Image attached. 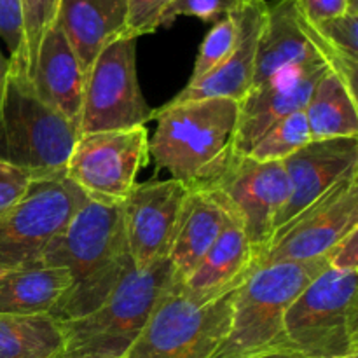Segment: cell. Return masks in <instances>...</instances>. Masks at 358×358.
Segmentation results:
<instances>
[{"label":"cell","mask_w":358,"mask_h":358,"mask_svg":"<svg viewBox=\"0 0 358 358\" xmlns=\"http://www.w3.org/2000/svg\"><path fill=\"white\" fill-rule=\"evenodd\" d=\"M41 262L65 268L72 276V287L51 317L65 322L96 310L135 268L126 245L121 203L86 198L45 248Z\"/></svg>","instance_id":"obj_1"},{"label":"cell","mask_w":358,"mask_h":358,"mask_svg":"<svg viewBox=\"0 0 358 358\" xmlns=\"http://www.w3.org/2000/svg\"><path fill=\"white\" fill-rule=\"evenodd\" d=\"M173 283L168 259L129 269L96 310L62 322L63 358H124Z\"/></svg>","instance_id":"obj_2"},{"label":"cell","mask_w":358,"mask_h":358,"mask_svg":"<svg viewBox=\"0 0 358 358\" xmlns=\"http://www.w3.org/2000/svg\"><path fill=\"white\" fill-rule=\"evenodd\" d=\"M157 122L149 138L156 170H166L189 189L205 177L233 147L238 101L226 98L166 103L154 108Z\"/></svg>","instance_id":"obj_3"},{"label":"cell","mask_w":358,"mask_h":358,"mask_svg":"<svg viewBox=\"0 0 358 358\" xmlns=\"http://www.w3.org/2000/svg\"><path fill=\"white\" fill-rule=\"evenodd\" d=\"M327 268H331L329 257L324 255L311 261L275 262L255 269L236 290L229 332L212 358H247L287 348L283 334L287 308Z\"/></svg>","instance_id":"obj_4"},{"label":"cell","mask_w":358,"mask_h":358,"mask_svg":"<svg viewBox=\"0 0 358 358\" xmlns=\"http://www.w3.org/2000/svg\"><path fill=\"white\" fill-rule=\"evenodd\" d=\"M77 128L42 103L31 83L10 72L0 93V159L34 180L65 178Z\"/></svg>","instance_id":"obj_5"},{"label":"cell","mask_w":358,"mask_h":358,"mask_svg":"<svg viewBox=\"0 0 358 358\" xmlns=\"http://www.w3.org/2000/svg\"><path fill=\"white\" fill-rule=\"evenodd\" d=\"M287 348L306 358L358 357V271L327 268L283 317Z\"/></svg>","instance_id":"obj_6"},{"label":"cell","mask_w":358,"mask_h":358,"mask_svg":"<svg viewBox=\"0 0 358 358\" xmlns=\"http://www.w3.org/2000/svg\"><path fill=\"white\" fill-rule=\"evenodd\" d=\"M191 189L210 196L241 227L259 257L271 243L276 217L290 196L282 161H257L233 147Z\"/></svg>","instance_id":"obj_7"},{"label":"cell","mask_w":358,"mask_h":358,"mask_svg":"<svg viewBox=\"0 0 358 358\" xmlns=\"http://www.w3.org/2000/svg\"><path fill=\"white\" fill-rule=\"evenodd\" d=\"M234 296L196 304L173 283L124 358H212L229 332Z\"/></svg>","instance_id":"obj_8"},{"label":"cell","mask_w":358,"mask_h":358,"mask_svg":"<svg viewBox=\"0 0 358 358\" xmlns=\"http://www.w3.org/2000/svg\"><path fill=\"white\" fill-rule=\"evenodd\" d=\"M154 108L143 98L136 73V38L121 37L103 49L86 73L77 133L145 126Z\"/></svg>","instance_id":"obj_9"},{"label":"cell","mask_w":358,"mask_h":358,"mask_svg":"<svg viewBox=\"0 0 358 358\" xmlns=\"http://www.w3.org/2000/svg\"><path fill=\"white\" fill-rule=\"evenodd\" d=\"M145 126L87 133L77 136L65 168V178L87 199L122 203L138 184L149 163Z\"/></svg>","instance_id":"obj_10"},{"label":"cell","mask_w":358,"mask_h":358,"mask_svg":"<svg viewBox=\"0 0 358 358\" xmlns=\"http://www.w3.org/2000/svg\"><path fill=\"white\" fill-rule=\"evenodd\" d=\"M86 196L66 178L34 180L24 198L0 217V271L41 262Z\"/></svg>","instance_id":"obj_11"},{"label":"cell","mask_w":358,"mask_h":358,"mask_svg":"<svg viewBox=\"0 0 358 358\" xmlns=\"http://www.w3.org/2000/svg\"><path fill=\"white\" fill-rule=\"evenodd\" d=\"M353 229H358V170L345 175L322 198L276 231L259 257L257 268L324 257Z\"/></svg>","instance_id":"obj_12"},{"label":"cell","mask_w":358,"mask_h":358,"mask_svg":"<svg viewBox=\"0 0 358 358\" xmlns=\"http://www.w3.org/2000/svg\"><path fill=\"white\" fill-rule=\"evenodd\" d=\"M189 187L182 182L149 180L136 184L121 203L126 245L136 269L168 259Z\"/></svg>","instance_id":"obj_13"},{"label":"cell","mask_w":358,"mask_h":358,"mask_svg":"<svg viewBox=\"0 0 358 358\" xmlns=\"http://www.w3.org/2000/svg\"><path fill=\"white\" fill-rule=\"evenodd\" d=\"M327 72V63L317 58L296 69L285 70L261 86L252 87L238 103L233 149L248 154L271 126L294 112L304 110L315 86Z\"/></svg>","instance_id":"obj_14"},{"label":"cell","mask_w":358,"mask_h":358,"mask_svg":"<svg viewBox=\"0 0 358 358\" xmlns=\"http://www.w3.org/2000/svg\"><path fill=\"white\" fill-rule=\"evenodd\" d=\"M282 163L290 182V196L276 217L275 233L322 198L345 175L358 170V136L311 140Z\"/></svg>","instance_id":"obj_15"},{"label":"cell","mask_w":358,"mask_h":358,"mask_svg":"<svg viewBox=\"0 0 358 358\" xmlns=\"http://www.w3.org/2000/svg\"><path fill=\"white\" fill-rule=\"evenodd\" d=\"M257 261L259 254L248 241L247 234L229 219L191 275L184 282L175 280V285L192 303H213L240 289L257 269Z\"/></svg>","instance_id":"obj_16"},{"label":"cell","mask_w":358,"mask_h":358,"mask_svg":"<svg viewBox=\"0 0 358 358\" xmlns=\"http://www.w3.org/2000/svg\"><path fill=\"white\" fill-rule=\"evenodd\" d=\"M266 9L268 2L243 3L238 9L240 37L229 58L203 79L187 83V86L178 91L168 103H184L210 98H226L240 103L252 90L254 83L255 52L266 21Z\"/></svg>","instance_id":"obj_17"},{"label":"cell","mask_w":358,"mask_h":358,"mask_svg":"<svg viewBox=\"0 0 358 358\" xmlns=\"http://www.w3.org/2000/svg\"><path fill=\"white\" fill-rule=\"evenodd\" d=\"M317 58L322 56L308 35L296 2L275 0L268 3L264 27L255 52L252 87L261 86L278 73Z\"/></svg>","instance_id":"obj_18"},{"label":"cell","mask_w":358,"mask_h":358,"mask_svg":"<svg viewBox=\"0 0 358 358\" xmlns=\"http://www.w3.org/2000/svg\"><path fill=\"white\" fill-rule=\"evenodd\" d=\"M128 0H59V28L84 73L101 51L124 37Z\"/></svg>","instance_id":"obj_19"},{"label":"cell","mask_w":358,"mask_h":358,"mask_svg":"<svg viewBox=\"0 0 358 358\" xmlns=\"http://www.w3.org/2000/svg\"><path fill=\"white\" fill-rule=\"evenodd\" d=\"M30 83L42 103L79 126L86 73L59 28L52 27L42 38Z\"/></svg>","instance_id":"obj_20"},{"label":"cell","mask_w":358,"mask_h":358,"mask_svg":"<svg viewBox=\"0 0 358 358\" xmlns=\"http://www.w3.org/2000/svg\"><path fill=\"white\" fill-rule=\"evenodd\" d=\"M72 287L65 268L44 262L0 271V315L41 317L52 315Z\"/></svg>","instance_id":"obj_21"},{"label":"cell","mask_w":358,"mask_h":358,"mask_svg":"<svg viewBox=\"0 0 358 358\" xmlns=\"http://www.w3.org/2000/svg\"><path fill=\"white\" fill-rule=\"evenodd\" d=\"M227 220L229 217L210 196L198 189H189L168 255L177 282H184L191 275L215 243Z\"/></svg>","instance_id":"obj_22"},{"label":"cell","mask_w":358,"mask_h":358,"mask_svg":"<svg viewBox=\"0 0 358 358\" xmlns=\"http://www.w3.org/2000/svg\"><path fill=\"white\" fill-rule=\"evenodd\" d=\"M311 140L358 136V100L329 70L315 86L304 107Z\"/></svg>","instance_id":"obj_23"},{"label":"cell","mask_w":358,"mask_h":358,"mask_svg":"<svg viewBox=\"0 0 358 358\" xmlns=\"http://www.w3.org/2000/svg\"><path fill=\"white\" fill-rule=\"evenodd\" d=\"M62 322L51 315H0V358H63Z\"/></svg>","instance_id":"obj_24"},{"label":"cell","mask_w":358,"mask_h":358,"mask_svg":"<svg viewBox=\"0 0 358 358\" xmlns=\"http://www.w3.org/2000/svg\"><path fill=\"white\" fill-rule=\"evenodd\" d=\"M308 35L317 51L327 63L329 70L339 77L357 96L358 72V14L346 13L343 16L311 24L303 17Z\"/></svg>","instance_id":"obj_25"},{"label":"cell","mask_w":358,"mask_h":358,"mask_svg":"<svg viewBox=\"0 0 358 358\" xmlns=\"http://www.w3.org/2000/svg\"><path fill=\"white\" fill-rule=\"evenodd\" d=\"M310 142L306 115L299 110L271 126L248 150V156L257 161H285Z\"/></svg>","instance_id":"obj_26"},{"label":"cell","mask_w":358,"mask_h":358,"mask_svg":"<svg viewBox=\"0 0 358 358\" xmlns=\"http://www.w3.org/2000/svg\"><path fill=\"white\" fill-rule=\"evenodd\" d=\"M238 37H240L238 10L213 23L208 34L203 38L201 45H199L189 83H196V80L203 79L210 72H213L217 66L222 65L236 48Z\"/></svg>","instance_id":"obj_27"},{"label":"cell","mask_w":358,"mask_h":358,"mask_svg":"<svg viewBox=\"0 0 358 358\" xmlns=\"http://www.w3.org/2000/svg\"><path fill=\"white\" fill-rule=\"evenodd\" d=\"M58 7L59 0H21L24 31V77L28 80L34 73L42 38L55 27Z\"/></svg>","instance_id":"obj_28"},{"label":"cell","mask_w":358,"mask_h":358,"mask_svg":"<svg viewBox=\"0 0 358 358\" xmlns=\"http://www.w3.org/2000/svg\"><path fill=\"white\" fill-rule=\"evenodd\" d=\"M0 41L6 42L9 49L10 72L24 77V31L21 0H0Z\"/></svg>","instance_id":"obj_29"},{"label":"cell","mask_w":358,"mask_h":358,"mask_svg":"<svg viewBox=\"0 0 358 358\" xmlns=\"http://www.w3.org/2000/svg\"><path fill=\"white\" fill-rule=\"evenodd\" d=\"M241 7L240 0H175L163 14L161 27L166 28L180 16L198 17L205 23H217L222 17L236 13Z\"/></svg>","instance_id":"obj_30"},{"label":"cell","mask_w":358,"mask_h":358,"mask_svg":"<svg viewBox=\"0 0 358 358\" xmlns=\"http://www.w3.org/2000/svg\"><path fill=\"white\" fill-rule=\"evenodd\" d=\"M175 0H128L124 37L136 38L154 34L161 28V20Z\"/></svg>","instance_id":"obj_31"},{"label":"cell","mask_w":358,"mask_h":358,"mask_svg":"<svg viewBox=\"0 0 358 358\" xmlns=\"http://www.w3.org/2000/svg\"><path fill=\"white\" fill-rule=\"evenodd\" d=\"M31 175L0 159V217L13 210L30 189Z\"/></svg>","instance_id":"obj_32"},{"label":"cell","mask_w":358,"mask_h":358,"mask_svg":"<svg viewBox=\"0 0 358 358\" xmlns=\"http://www.w3.org/2000/svg\"><path fill=\"white\" fill-rule=\"evenodd\" d=\"M294 2L301 16L311 24L352 13L348 0H294Z\"/></svg>","instance_id":"obj_33"},{"label":"cell","mask_w":358,"mask_h":358,"mask_svg":"<svg viewBox=\"0 0 358 358\" xmlns=\"http://www.w3.org/2000/svg\"><path fill=\"white\" fill-rule=\"evenodd\" d=\"M329 266L339 271H358V229L346 234L327 254Z\"/></svg>","instance_id":"obj_34"},{"label":"cell","mask_w":358,"mask_h":358,"mask_svg":"<svg viewBox=\"0 0 358 358\" xmlns=\"http://www.w3.org/2000/svg\"><path fill=\"white\" fill-rule=\"evenodd\" d=\"M247 358H306V357H303L297 352H292V350L280 348V350H269V352L257 353V355H252Z\"/></svg>","instance_id":"obj_35"},{"label":"cell","mask_w":358,"mask_h":358,"mask_svg":"<svg viewBox=\"0 0 358 358\" xmlns=\"http://www.w3.org/2000/svg\"><path fill=\"white\" fill-rule=\"evenodd\" d=\"M9 73H10L9 58H6L2 49H0V93H2L3 87H6L7 79H9Z\"/></svg>","instance_id":"obj_36"},{"label":"cell","mask_w":358,"mask_h":358,"mask_svg":"<svg viewBox=\"0 0 358 358\" xmlns=\"http://www.w3.org/2000/svg\"><path fill=\"white\" fill-rule=\"evenodd\" d=\"M352 13H358V0H348Z\"/></svg>","instance_id":"obj_37"},{"label":"cell","mask_w":358,"mask_h":358,"mask_svg":"<svg viewBox=\"0 0 358 358\" xmlns=\"http://www.w3.org/2000/svg\"><path fill=\"white\" fill-rule=\"evenodd\" d=\"M250 2H266V0H240L241 6H243V3H250Z\"/></svg>","instance_id":"obj_38"},{"label":"cell","mask_w":358,"mask_h":358,"mask_svg":"<svg viewBox=\"0 0 358 358\" xmlns=\"http://www.w3.org/2000/svg\"><path fill=\"white\" fill-rule=\"evenodd\" d=\"M350 358H358V357H350Z\"/></svg>","instance_id":"obj_39"}]
</instances>
